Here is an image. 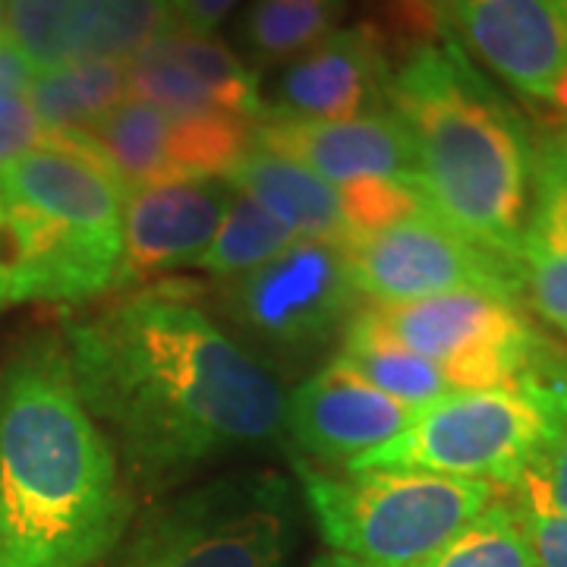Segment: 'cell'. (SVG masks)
Returning <instances> with one entry per match:
<instances>
[{"mask_svg":"<svg viewBox=\"0 0 567 567\" xmlns=\"http://www.w3.org/2000/svg\"><path fill=\"white\" fill-rule=\"evenodd\" d=\"M394 66L391 48L369 22L334 29L300 58L284 63L262 107L303 121L363 117L388 107Z\"/></svg>","mask_w":567,"mask_h":567,"instance_id":"16","label":"cell"},{"mask_svg":"<svg viewBox=\"0 0 567 567\" xmlns=\"http://www.w3.org/2000/svg\"><path fill=\"white\" fill-rule=\"evenodd\" d=\"M347 0H252L244 20L246 54L256 63H287L338 29Z\"/></svg>","mask_w":567,"mask_h":567,"instance_id":"23","label":"cell"},{"mask_svg":"<svg viewBox=\"0 0 567 567\" xmlns=\"http://www.w3.org/2000/svg\"><path fill=\"white\" fill-rule=\"evenodd\" d=\"M7 44L39 76L76 61H107L114 0H3Z\"/></svg>","mask_w":567,"mask_h":567,"instance_id":"19","label":"cell"},{"mask_svg":"<svg viewBox=\"0 0 567 567\" xmlns=\"http://www.w3.org/2000/svg\"><path fill=\"white\" fill-rule=\"evenodd\" d=\"M130 517L133 492L63 338H25L0 369V567H99Z\"/></svg>","mask_w":567,"mask_h":567,"instance_id":"2","label":"cell"},{"mask_svg":"<svg viewBox=\"0 0 567 567\" xmlns=\"http://www.w3.org/2000/svg\"><path fill=\"white\" fill-rule=\"evenodd\" d=\"M527 533L536 567H567V511L555 507L529 476L507 492Z\"/></svg>","mask_w":567,"mask_h":567,"instance_id":"28","label":"cell"},{"mask_svg":"<svg viewBox=\"0 0 567 567\" xmlns=\"http://www.w3.org/2000/svg\"><path fill=\"white\" fill-rule=\"evenodd\" d=\"M312 567H365V565L353 561V558H347V555H338V551H324V555H319V558L312 561Z\"/></svg>","mask_w":567,"mask_h":567,"instance_id":"33","label":"cell"},{"mask_svg":"<svg viewBox=\"0 0 567 567\" xmlns=\"http://www.w3.org/2000/svg\"><path fill=\"white\" fill-rule=\"evenodd\" d=\"M252 145L303 164L331 186L369 181L420 183L410 133L391 107L350 121H303L262 107L252 123Z\"/></svg>","mask_w":567,"mask_h":567,"instance_id":"14","label":"cell"},{"mask_svg":"<svg viewBox=\"0 0 567 567\" xmlns=\"http://www.w3.org/2000/svg\"><path fill=\"white\" fill-rule=\"evenodd\" d=\"M520 388H527L548 413V442L527 476L551 505L567 511V360L546 344L520 379Z\"/></svg>","mask_w":567,"mask_h":567,"instance_id":"26","label":"cell"},{"mask_svg":"<svg viewBox=\"0 0 567 567\" xmlns=\"http://www.w3.org/2000/svg\"><path fill=\"white\" fill-rule=\"evenodd\" d=\"M331 551L365 567H420L486 511L502 488L416 470H324L293 461Z\"/></svg>","mask_w":567,"mask_h":567,"instance_id":"5","label":"cell"},{"mask_svg":"<svg viewBox=\"0 0 567 567\" xmlns=\"http://www.w3.org/2000/svg\"><path fill=\"white\" fill-rule=\"evenodd\" d=\"M360 306L341 246L293 240L271 262L224 284L215 319L268 372H300L324 353L334 357Z\"/></svg>","mask_w":567,"mask_h":567,"instance_id":"7","label":"cell"},{"mask_svg":"<svg viewBox=\"0 0 567 567\" xmlns=\"http://www.w3.org/2000/svg\"><path fill=\"white\" fill-rule=\"evenodd\" d=\"M293 488L275 470H237L155 507L99 567H284Z\"/></svg>","mask_w":567,"mask_h":567,"instance_id":"6","label":"cell"},{"mask_svg":"<svg viewBox=\"0 0 567 567\" xmlns=\"http://www.w3.org/2000/svg\"><path fill=\"white\" fill-rule=\"evenodd\" d=\"M237 189L227 177L140 186L123 199V256L117 287H142L193 265L215 240Z\"/></svg>","mask_w":567,"mask_h":567,"instance_id":"17","label":"cell"},{"mask_svg":"<svg viewBox=\"0 0 567 567\" xmlns=\"http://www.w3.org/2000/svg\"><path fill=\"white\" fill-rule=\"evenodd\" d=\"M423 406L394 401L338 363H328L290 391L284 432L290 445L324 470H347L369 451L394 442Z\"/></svg>","mask_w":567,"mask_h":567,"instance_id":"15","label":"cell"},{"mask_svg":"<svg viewBox=\"0 0 567 567\" xmlns=\"http://www.w3.org/2000/svg\"><path fill=\"white\" fill-rule=\"evenodd\" d=\"M7 44V3L0 0V48Z\"/></svg>","mask_w":567,"mask_h":567,"instance_id":"34","label":"cell"},{"mask_svg":"<svg viewBox=\"0 0 567 567\" xmlns=\"http://www.w3.org/2000/svg\"><path fill=\"white\" fill-rule=\"evenodd\" d=\"M445 35L502 80L567 111V0H432Z\"/></svg>","mask_w":567,"mask_h":567,"instance_id":"11","label":"cell"},{"mask_svg":"<svg viewBox=\"0 0 567 567\" xmlns=\"http://www.w3.org/2000/svg\"><path fill=\"white\" fill-rule=\"evenodd\" d=\"M341 249L363 303H410L454 290H480L511 303L524 300L520 265L466 240L432 208L353 237Z\"/></svg>","mask_w":567,"mask_h":567,"instance_id":"10","label":"cell"},{"mask_svg":"<svg viewBox=\"0 0 567 567\" xmlns=\"http://www.w3.org/2000/svg\"><path fill=\"white\" fill-rule=\"evenodd\" d=\"M126 95L183 117H237L256 123L259 82L218 35L174 25L126 63Z\"/></svg>","mask_w":567,"mask_h":567,"instance_id":"13","label":"cell"},{"mask_svg":"<svg viewBox=\"0 0 567 567\" xmlns=\"http://www.w3.org/2000/svg\"><path fill=\"white\" fill-rule=\"evenodd\" d=\"M48 136V130L35 117L29 95L0 107V167L22 158L25 152L39 148Z\"/></svg>","mask_w":567,"mask_h":567,"instance_id":"29","label":"cell"},{"mask_svg":"<svg viewBox=\"0 0 567 567\" xmlns=\"http://www.w3.org/2000/svg\"><path fill=\"white\" fill-rule=\"evenodd\" d=\"M293 240L297 237L275 215H268L262 205L252 203L237 189L215 240L193 265L208 271L212 278L230 281L246 271H256L259 265L271 262Z\"/></svg>","mask_w":567,"mask_h":567,"instance_id":"24","label":"cell"},{"mask_svg":"<svg viewBox=\"0 0 567 567\" xmlns=\"http://www.w3.org/2000/svg\"><path fill=\"white\" fill-rule=\"evenodd\" d=\"M338 196H341V212L347 221V240L385 230L391 224L429 208L423 193L406 183H350V186H338Z\"/></svg>","mask_w":567,"mask_h":567,"instance_id":"27","label":"cell"},{"mask_svg":"<svg viewBox=\"0 0 567 567\" xmlns=\"http://www.w3.org/2000/svg\"><path fill=\"white\" fill-rule=\"evenodd\" d=\"M524 300L567 338V199L543 181H533L524 240H520Z\"/></svg>","mask_w":567,"mask_h":567,"instance_id":"22","label":"cell"},{"mask_svg":"<svg viewBox=\"0 0 567 567\" xmlns=\"http://www.w3.org/2000/svg\"><path fill=\"white\" fill-rule=\"evenodd\" d=\"M227 181L252 203H259L297 237L319 244H347V221L338 186L306 171L303 164L275 155L249 142L244 158L230 167Z\"/></svg>","mask_w":567,"mask_h":567,"instance_id":"18","label":"cell"},{"mask_svg":"<svg viewBox=\"0 0 567 567\" xmlns=\"http://www.w3.org/2000/svg\"><path fill=\"white\" fill-rule=\"evenodd\" d=\"M237 3L240 0H171L177 25L186 32H199V35H215V29Z\"/></svg>","mask_w":567,"mask_h":567,"instance_id":"30","label":"cell"},{"mask_svg":"<svg viewBox=\"0 0 567 567\" xmlns=\"http://www.w3.org/2000/svg\"><path fill=\"white\" fill-rule=\"evenodd\" d=\"M546 442V406L527 388L451 391L425 404L394 442L347 470H416L511 492L543 457Z\"/></svg>","mask_w":567,"mask_h":567,"instance_id":"8","label":"cell"},{"mask_svg":"<svg viewBox=\"0 0 567 567\" xmlns=\"http://www.w3.org/2000/svg\"><path fill=\"white\" fill-rule=\"evenodd\" d=\"M123 193L193 177H227L252 142V123L237 117H183L145 102H126L92 133Z\"/></svg>","mask_w":567,"mask_h":567,"instance_id":"12","label":"cell"},{"mask_svg":"<svg viewBox=\"0 0 567 567\" xmlns=\"http://www.w3.org/2000/svg\"><path fill=\"white\" fill-rule=\"evenodd\" d=\"M63 347L130 492H167L224 454L271 445L284 432L278 375L234 341L193 281L123 290L66 324Z\"/></svg>","mask_w":567,"mask_h":567,"instance_id":"1","label":"cell"},{"mask_svg":"<svg viewBox=\"0 0 567 567\" xmlns=\"http://www.w3.org/2000/svg\"><path fill=\"white\" fill-rule=\"evenodd\" d=\"M10 306H80L117 284L123 193L89 133H48L0 167Z\"/></svg>","mask_w":567,"mask_h":567,"instance_id":"4","label":"cell"},{"mask_svg":"<svg viewBox=\"0 0 567 567\" xmlns=\"http://www.w3.org/2000/svg\"><path fill=\"white\" fill-rule=\"evenodd\" d=\"M420 567H536L514 502L502 492Z\"/></svg>","mask_w":567,"mask_h":567,"instance_id":"25","label":"cell"},{"mask_svg":"<svg viewBox=\"0 0 567 567\" xmlns=\"http://www.w3.org/2000/svg\"><path fill=\"white\" fill-rule=\"evenodd\" d=\"M388 107L410 133L425 205L466 240L520 265L536 142L451 39L404 54Z\"/></svg>","mask_w":567,"mask_h":567,"instance_id":"3","label":"cell"},{"mask_svg":"<svg viewBox=\"0 0 567 567\" xmlns=\"http://www.w3.org/2000/svg\"><path fill=\"white\" fill-rule=\"evenodd\" d=\"M126 63L76 61L39 73L29 85V104L48 133H95L126 102Z\"/></svg>","mask_w":567,"mask_h":567,"instance_id":"21","label":"cell"},{"mask_svg":"<svg viewBox=\"0 0 567 567\" xmlns=\"http://www.w3.org/2000/svg\"><path fill=\"white\" fill-rule=\"evenodd\" d=\"M369 306L401 344L439 365L454 391L517 388L546 347L520 303L480 290Z\"/></svg>","mask_w":567,"mask_h":567,"instance_id":"9","label":"cell"},{"mask_svg":"<svg viewBox=\"0 0 567 567\" xmlns=\"http://www.w3.org/2000/svg\"><path fill=\"white\" fill-rule=\"evenodd\" d=\"M10 306V268H7V230H3V199H0V309Z\"/></svg>","mask_w":567,"mask_h":567,"instance_id":"32","label":"cell"},{"mask_svg":"<svg viewBox=\"0 0 567 567\" xmlns=\"http://www.w3.org/2000/svg\"><path fill=\"white\" fill-rule=\"evenodd\" d=\"M331 363H338L350 375L363 379L365 385L410 406L432 404L454 391L439 372V365H432L420 353L401 344L379 322L375 309L369 303L360 306L357 316L350 319Z\"/></svg>","mask_w":567,"mask_h":567,"instance_id":"20","label":"cell"},{"mask_svg":"<svg viewBox=\"0 0 567 567\" xmlns=\"http://www.w3.org/2000/svg\"><path fill=\"white\" fill-rule=\"evenodd\" d=\"M536 181L555 186L567 199V126L536 148Z\"/></svg>","mask_w":567,"mask_h":567,"instance_id":"31","label":"cell"}]
</instances>
